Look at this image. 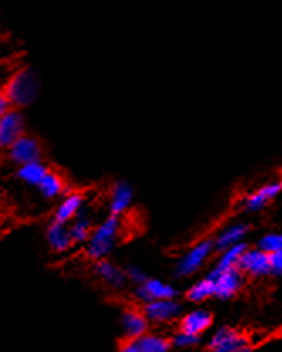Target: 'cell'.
<instances>
[{"label":"cell","mask_w":282,"mask_h":352,"mask_svg":"<svg viewBox=\"0 0 282 352\" xmlns=\"http://www.w3.org/2000/svg\"><path fill=\"white\" fill-rule=\"evenodd\" d=\"M93 226H91V220L85 219V217H76V222L73 223V227L69 229L71 232L73 242L78 244V242H85L90 241L91 234H93Z\"/></svg>","instance_id":"24"},{"label":"cell","mask_w":282,"mask_h":352,"mask_svg":"<svg viewBox=\"0 0 282 352\" xmlns=\"http://www.w3.org/2000/svg\"><path fill=\"white\" fill-rule=\"evenodd\" d=\"M252 342L235 327H222L208 342L207 352H250Z\"/></svg>","instance_id":"4"},{"label":"cell","mask_w":282,"mask_h":352,"mask_svg":"<svg viewBox=\"0 0 282 352\" xmlns=\"http://www.w3.org/2000/svg\"><path fill=\"white\" fill-rule=\"evenodd\" d=\"M137 295L141 296V300H144L145 303L149 302H157V300H174L178 292L171 285L163 283L159 280H152L148 278L142 285H139Z\"/></svg>","instance_id":"12"},{"label":"cell","mask_w":282,"mask_h":352,"mask_svg":"<svg viewBox=\"0 0 282 352\" xmlns=\"http://www.w3.org/2000/svg\"><path fill=\"white\" fill-rule=\"evenodd\" d=\"M247 249L248 248L244 244V242H240V244H237V245H233V248L226 249L225 252H222V258H220V261H218L215 270L225 271V270H233V267H239L240 258L244 256V252L247 251Z\"/></svg>","instance_id":"23"},{"label":"cell","mask_w":282,"mask_h":352,"mask_svg":"<svg viewBox=\"0 0 282 352\" xmlns=\"http://www.w3.org/2000/svg\"><path fill=\"white\" fill-rule=\"evenodd\" d=\"M281 190H282V182L267 183V185L261 186L257 192L252 193L250 197H247V200H245V208L250 212L262 210L270 200H274V198L279 195Z\"/></svg>","instance_id":"14"},{"label":"cell","mask_w":282,"mask_h":352,"mask_svg":"<svg viewBox=\"0 0 282 352\" xmlns=\"http://www.w3.org/2000/svg\"><path fill=\"white\" fill-rule=\"evenodd\" d=\"M247 230H248V226H245V223H237V226L223 230V232L218 236V239H215V251L225 252L226 249L240 244V241L244 239Z\"/></svg>","instance_id":"18"},{"label":"cell","mask_w":282,"mask_h":352,"mask_svg":"<svg viewBox=\"0 0 282 352\" xmlns=\"http://www.w3.org/2000/svg\"><path fill=\"white\" fill-rule=\"evenodd\" d=\"M185 296L188 302H195V303L204 302V300L215 296V278L211 276V274H208L207 278H203V280L198 281L196 285H193L191 288L186 292Z\"/></svg>","instance_id":"20"},{"label":"cell","mask_w":282,"mask_h":352,"mask_svg":"<svg viewBox=\"0 0 282 352\" xmlns=\"http://www.w3.org/2000/svg\"><path fill=\"white\" fill-rule=\"evenodd\" d=\"M213 239H207L195 245V248L183 258V261L178 264V267H176V276H189V274L195 273L198 267L207 261L208 256H210V252L213 251Z\"/></svg>","instance_id":"10"},{"label":"cell","mask_w":282,"mask_h":352,"mask_svg":"<svg viewBox=\"0 0 282 352\" xmlns=\"http://www.w3.org/2000/svg\"><path fill=\"white\" fill-rule=\"evenodd\" d=\"M39 190L46 198H54L66 190V179L63 175H60V171L49 170V173L46 175V178L43 179Z\"/></svg>","instance_id":"21"},{"label":"cell","mask_w":282,"mask_h":352,"mask_svg":"<svg viewBox=\"0 0 282 352\" xmlns=\"http://www.w3.org/2000/svg\"><path fill=\"white\" fill-rule=\"evenodd\" d=\"M46 239L49 242L51 249L56 252H64L68 251L69 248H73L75 245V242H73V237H71V232H69V229L63 223H58V222H51L49 226H47V230H46Z\"/></svg>","instance_id":"15"},{"label":"cell","mask_w":282,"mask_h":352,"mask_svg":"<svg viewBox=\"0 0 282 352\" xmlns=\"http://www.w3.org/2000/svg\"><path fill=\"white\" fill-rule=\"evenodd\" d=\"M83 200H85L83 193L80 192L69 193V195L63 200V204H61L60 207L56 208V212H54V219H53L54 222L66 226L69 220L78 217V212L80 208H82Z\"/></svg>","instance_id":"16"},{"label":"cell","mask_w":282,"mask_h":352,"mask_svg":"<svg viewBox=\"0 0 282 352\" xmlns=\"http://www.w3.org/2000/svg\"><path fill=\"white\" fill-rule=\"evenodd\" d=\"M43 154V142L36 135L27 134V132L22 135L19 141L14 142L12 148L9 149L10 161H14L19 166H25V164L31 163H41Z\"/></svg>","instance_id":"5"},{"label":"cell","mask_w":282,"mask_h":352,"mask_svg":"<svg viewBox=\"0 0 282 352\" xmlns=\"http://www.w3.org/2000/svg\"><path fill=\"white\" fill-rule=\"evenodd\" d=\"M132 201V190L126 182H117L110 198V215H124Z\"/></svg>","instance_id":"17"},{"label":"cell","mask_w":282,"mask_h":352,"mask_svg":"<svg viewBox=\"0 0 282 352\" xmlns=\"http://www.w3.org/2000/svg\"><path fill=\"white\" fill-rule=\"evenodd\" d=\"M95 273L112 286H122L127 280V273H124L120 267H117L115 264L107 261V259L95 261Z\"/></svg>","instance_id":"19"},{"label":"cell","mask_w":282,"mask_h":352,"mask_svg":"<svg viewBox=\"0 0 282 352\" xmlns=\"http://www.w3.org/2000/svg\"><path fill=\"white\" fill-rule=\"evenodd\" d=\"M25 134L24 117L21 110L12 109L0 117V149L9 151L14 142H17Z\"/></svg>","instance_id":"6"},{"label":"cell","mask_w":282,"mask_h":352,"mask_svg":"<svg viewBox=\"0 0 282 352\" xmlns=\"http://www.w3.org/2000/svg\"><path fill=\"white\" fill-rule=\"evenodd\" d=\"M173 337L148 332L141 337H122L117 342V352H171Z\"/></svg>","instance_id":"3"},{"label":"cell","mask_w":282,"mask_h":352,"mask_svg":"<svg viewBox=\"0 0 282 352\" xmlns=\"http://www.w3.org/2000/svg\"><path fill=\"white\" fill-rule=\"evenodd\" d=\"M14 109H25L38 98L39 80L29 66L16 69L2 87Z\"/></svg>","instance_id":"1"},{"label":"cell","mask_w":282,"mask_h":352,"mask_svg":"<svg viewBox=\"0 0 282 352\" xmlns=\"http://www.w3.org/2000/svg\"><path fill=\"white\" fill-rule=\"evenodd\" d=\"M149 322H171L181 314V305L176 300H157L141 307Z\"/></svg>","instance_id":"11"},{"label":"cell","mask_w":282,"mask_h":352,"mask_svg":"<svg viewBox=\"0 0 282 352\" xmlns=\"http://www.w3.org/2000/svg\"><path fill=\"white\" fill-rule=\"evenodd\" d=\"M12 104H10L9 97L5 95V91H3V88H0V117L5 116L9 110H12Z\"/></svg>","instance_id":"27"},{"label":"cell","mask_w":282,"mask_h":352,"mask_svg":"<svg viewBox=\"0 0 282 352\" xmlns=\"http://www.w3.org/2000/svg\"><path fill=\"white\" fill-rule=\"evenodd\" d=\"M270 267H272L274 274L282 276V251L270 254Z\"/></svg>","instance_id":"26"},{"label":"cell","mask_w":282,"mask_h":352,"mask_svg":"<svg viewBox=\"0 0 282 352\" xmlns=\"http://www.w3.org/2000/svg\"><path fill=\"white\" fill-rule=\"evenodd\" d=\"M211 276L215 278V296L220 300H228L235 296L242 288V273L239 267L225 271H211Z\"/></svg>","instance_id":"9"},{"label":"cell","mask_w":282,"mask_h":352,"mask_svg":"<svg viewBox=\"0 0 282 352\" xmlns=\"http://www.w3.org/2000/svg\"><path fill=\"white\" fill-rule=\"evenodd\" d=\"M213 324V315L207 310H195L186 314L185 317L179 318L178 322V332L181 336L195 337V339H200L208 329Z\"/></svg>","instance_id":"8"},{"label":"cell","mask_w":282,"mask_h":352,"mask_svg":"<svg viewBox=\"0 0 282 352\" xmlns=\"http://www.w3.org/2000/svg\"><path fill=\"white\" fill-rule=\"evenodd\" d=\"M239 270L242 274L261 278L272 273L270 267V254L263 252L262 249H247L239 261Z\"/></svg>","instance_id":"7"},{"label":"cell","mask_w":282,"mask_h":352,"mask_svg":"<svg viewBox=\"0 0 282 352\" xmlns=\"http://www.w3.org/2000/svg\"><path fill=\"white\" fill-rule=\"evenodd\" d=\"M122 324L126 329V337H141L149 332L151 322L148 320L141 307L129 305L122 314Z\"/></svg>","instance_id":"13"},{"label":"cell","mask_w":282,"mask_h":352,"mask_svg":"<svg viewBox=\"0 0 282 352\" xmlns=\"http://www.w3.org/2000/svg\"><path fill=\"white\" fill-rule=\"evenodd\" d=\"M120 220H122V215H108L93 230L90 241H88V258L93 259V261H100L112 251V248L115 245L117 236L120 232Z\"/></svg>","instance_id":"2"},{"label":"cell","mask_w":282,"mask_h":352,"mask_svg":"<svg viewBox=\"0 0 282 352\" xmlns=\"http://www.w3.org/2000/svg\"><path fill=\"white\" fill-rule=\"evenodd\" d=\"M47 173H49V168L44 166L41 161V163H31L21 166L19 171H17V176H19L22 182L29 183V185L39 186Z\"/></svg>","instance_id":"22"},{"label":"cell","mask_w":282,"mask_h":352,"mask_svg":"<svg viewBox=\"0 0 282 352\" xmlns=\"http://www.w3.org/2000/svg\"><path fill=\"white\" fill-rule=\"evenodd\" d=\"M259 249L267 254H276L282 251V234H267L259 242Z\"/></svg>","instance_id":"25"}]
</instances>
